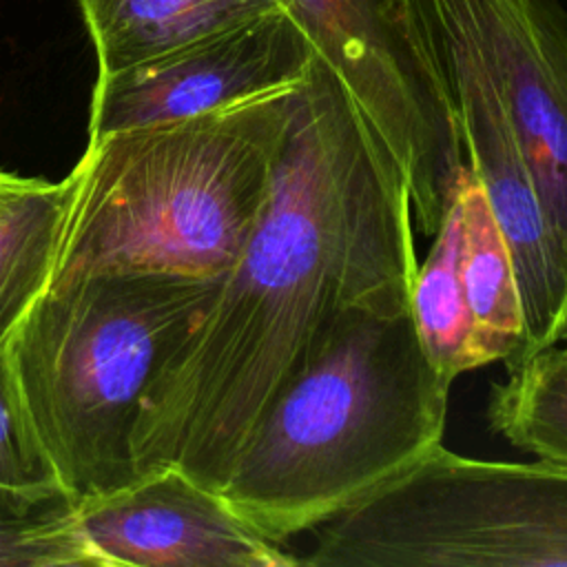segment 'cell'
<instances>
[{
  "label": "cell",
  "mask_w": 567,
  "mask_h": 567,
  "mask_svg": "<svg viewBox=\"0 0 567 567\" xmlns=\"http://www.w3.org/2000/svg\"><path fill=\"white\" fill-rule=\"evenodd\" d=\"M0 485L18 489L60 485L58 472L31 421L4 346L0 348Z\"/></svg>",
  "instance_id": "17"
},
{
  "label": "cell",
  "mask_w": 567,
  "mask_h": 567,
  "mask_svg": "<svg viewBox=\"0 0 567 567\" xmlns=\"http://www.w3.org/2000/svg\"><path fill=\"white\" fill-rule=\"evenodd\" d=\"M483 69L567 252V9L558 0H421Z\"/></svg>",
  "instance_id": "7"
},
{
  "label": "cell",
  "mask_w": 567,
  "mask_h": 567,
  "mask_svg": "<svg viewBox=\"0 0 567 567\" xmlns=\"http://www.w3.org/2000/svg\"><path fill=\"white\" fill-rule=\"evenodd\" d=\"M219 279L95 272L49 286L4 343L60 485L78 501L133 483L142 401Z\"/></svg>",
  "instance_id": "4"
},
{
  "label": "cell",
  "mask_w": 567,
  "mask_h": 567,
  "mask_svg": "<svg viewBox=\"0 0 567 567\" xmlns=\"http://www.w3.org/2000/svg\"><path fill=\"white\" fill-rule=\"evenodd\" d=\"M75 171L62 182L0 171V348L49 288Z\"/></svg>",
  "instance_id": "13"
},
{
  "label": "cell",
  "mask_w": 567,
  "mask_h": 567,
  "mask_svg": "<svg viewBox=\"0 0 567 567\" xmlns=\"http://www.w3.org/2000/svg\"><path fill=\"white\" fill-rule=\"evenodd\" d=\"M100 565L78 525V498L62 485H0V567Z\"/></svg>",
  "instance_id": "16"
},
{
  "label": "cell",
  "mask_w": 567,
  "mask_h": 567,
  "mask_svg": "<svg viewBox=\"0 0 567 567\" xmlns=\"http://www.w3.org/2000/svg\"><path fill=\"white\" fill-rule=\"evenodd\" d=\"M454 186L463 208L461 279L472 317V363L474 370L496 361L507 365L525 334L514 259L487 197L467 164Z\"/></svg>",
  "instance_id": "12"
},
{
  "label": "cell",
  "mask_w": 567,
  "mask_h": 567,
  "mask_svg": "<svg viewBox=\"0 0 567 567\" xmlns=\"http://www.w3.org/2000/svg\"><path fill=\"white\" fill-rule=\"evenodd\" d=\"M346 86L410 188L432 237L465 168L458 117L421 0H281Z\"/></svg>",
  "instance_id": "6"
},
{
  "label": "cell",
  "mask_w": 567,
  "mask_h": 567,
  "mask_svg": "<svg viewBox=\"0 0 567 567\" xmlns=\"http://www.w3.org/2000/svg\"><path fill=\"white\" fill-rule=\"evenodd\" d=\"M312 55L301 27L281 9L117 73L97 75L89 140L213 113L295 86Z\"/></svg>",
  "instance_id": "8"
},
{
  "label": "cell",
  "mask_w": 567,
  "mask_h": 567,
  "mask_svg": "<svg viewBox=\"0 0 567 567\" xmlns=\"http://www.w3.org/2000/svg\"><path fill=\"white\" fill-rule=\"evenodd\" d=\"M450 390L410 306L352 310L266 408L217 492L272 540L315 532L441 445Z\"/></svg>",
  "instance_id": "2"
},
{
  "label": "cell",
  "mask_w": 567,
  "mask_h": 567,
  "mask_svg": "<svg viewBox=\"0 0 567 567\" xmlns=\"http://www.w3.org/2000/svg\"><path fill=\"white\" fill-rule=\"evenodd\" d=\"M414 233L399 164L312 55L264 208L142 401L137 474L175 465L219 489L266 408L348 312L410 306Z\"/></svg>",
  "instance_id": "1"
},
{
  "label": "cell",
  "mask_w": 567,
  "mask_h": 567,
  "mask_svg": "<svg viewBox=\"0 0 567 567\" xmlns=\"http://www.w3.org/2000/svg\"><path fill=\"white\" fill-rule=\"evenodd\" d=\"M560 343H563V346H567V326H565V330H563V339H560Z\"/></svg>",
  "instance_id": "18"
},
{
  "label": "cell",
  "mask_w": 567,
  "mask_h": 567,
  "mask_svg": "<svg viewBox=\"0 0 567 567\" xmlns=\"http://www.w3.org/2000/svg\"><path fill=\"white\" fill-rule=\"evenodd\" d=\"M432 237L434 241L414 275L410 308L430 363L445 381L454 383L474 370L472 317L461 279L463 208L456 186Z\"/></svg>",
  "instance_id": "14"
},
{
  "label": "cell",
  "mask_w": 567,
  "mask_h": 567,
  "mask_svg": "<svg viewBox=\"0 0 567 567\" xmlns=\"http://www.w3.org/2000/svg\"><path fill=\"white\" fill-rule=\"evenodd\" d=\"M80 532L100 567H297L286 543L244 520L213 487L175 465L78 501Z\"/></svg>",
  "instance_id": "10"
},
{
  "label": "cell",
  "mask_w": 567,
  "mask_h": 567,
  "mask_svg": "<svg viewBox=\"0 0 567 567\" xmlns=\"http://www.w3.org/2000/svg\"><path fill=\"white\" fill-rule=\"evenodd\" d=\"M308 567H567V465L436 445L315 529Z\"/></svg>",
  "instance_id": "5"
},
{
  "label": "cell",
  "mask_w": 567,
  "mask_h": 567,
  "mask_svg": "<svg viewBox=\"0 0 567 567\" xmlns=\"http://www.w3.org/2000/svg\"><path fill=\"white\" fill-rule=\"evenodd\" d=\"M487 421L512 447L567 465V346H549L507 368L492 385Z\"/></svg>",
  "instance_id": "15"
},
{
  "label": "cell",
  "mask_w": 567,
  "mask_h": 567,
  "mask_svg": "<svg viewBox=\"0 0 567 567\" xmlns=\"http://www.w3.org/2000/svg\"><path fill=\"white\" fill-rule=\"evenodd\" d=\"M297 89L89 140L49 286L95 272L224 277L268 197Z\"/></svg>",
  "instance_id": "3"
},
{
  "label": "cell",
  "mask_w": 567,
  "mask_h": 567,
  "mask_svg": "<svg viewBox=\"0 0 567 567\" xmlns=\"http://www.w3.org/2000/svg\"><path fill=\"white\" fill-rule=\"evenodd\" d=\"M432 38L452 91L465 164L478 179L507 239L518 277L525 334L516 357L505 365L512 368L563 339L567 252L483 69L456 40L434 31Z\"/></svg>",
  "instance_id": "9"
},
{
  "label": "cell",
  "mask_w": 567,
  "mask_h": 567,
  "mask_svg": "<svg viewBox=\"0 0 567 567\" xmlns=\"http://www.w3.org/2000/svg\"><path fill=\"white\" fill-rule=\"evenodd\" d=\"M78 4L93 40L97 75L117 73L286 9L281 0H78Z\"/></svg>",
  "instance_id": "11"
}]
</instances>
